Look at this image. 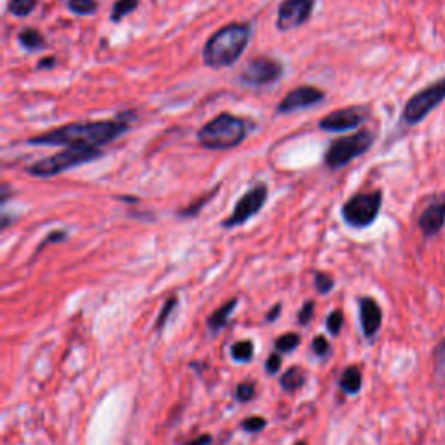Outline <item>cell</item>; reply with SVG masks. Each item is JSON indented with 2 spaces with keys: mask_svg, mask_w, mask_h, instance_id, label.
Here are the masks:
<instances>
[{
  "mask_svg": "<svg viewBox=\"0 0 445 445\" xmlns=\"http://www.w3.org/2000/svg\"><path fill=\"white\" fill-rule=\"evenodd\" d=\"M312 350L317 357L324 358L331 353V346H329V341L324 338V336H317L312 343Z\"/></svg>",
  "mask_w": 445,
  "mask_h": 445,
  "instance_id": "obj_30",
  "label": "cell"
},
{
  "mask_svg": "<svg viewBox=\"0 0 445 445\" xmlns=\"http://www.w3.org/2000/svg\"><path fill=\"white\" fill-rule=\"evenodd\" d=\"M360 320L365 338H374L376 332L381 327L383 312L372 298L360 299Z\"/></svg>",
  "mask_w": 445,
  "mask_h": 445,
  "instance_id": "obj_14",
  "label": "cell"
},
{
  "mask_svg": "<svg viewBox=\"0 0 445 445\" xmlns=\"http://www.w3.org/2000/svg\"><path fill=\"white\" fill-rule=\"evenodd\" d=\"M343 322H345V317H343V312L339 310H334L332 313H329L327 320H325V327L331 332L332 336H338L343 329Z\"/></svg>",
  "mask_w": 445,
  "mask_h": 445,
  "instance_id": "obj_27",
  "label": "cell"
},
{
  "mask_svg": "<svg viewBox=\"0 0 445 445\" xmlns=\"http://www.w3.org/2000/svg\"><path fill=\"white\" fill-rule=\"evenodd\" d=\"M325 100V93L322 89L313 88V85H301L289 90L284 96V100L277 104L278 115H289L294 111L312 108Z\"/></svg>",
  "mask_w": 445,
  "mask_h": 445,
  "instance_id": "obj_12",
  "label": "cell"
},
{
  "mask_svg": "<svg viewBox=\"0 0 445 445\" xmlns=\"http://www.w3.org/2000/svg\"><path fill=\"white\" fill-rule=\"evenodd\" d=\"M218 190H219V188H214V190H212L211 193H207V195H205V197L198 198V200L193 202V204H191L190 207H186V209H183V211H179V212H178L179 218H195V216H197L198 212H200L202 209H204L205 205H207V202L211 200V198L214 197L216 193H218Z\"/></svg>",
  "mask_w": 445,
  "mask_h": 445,
  "instance_id": "obj_24",
  "label": "cell"
},
{
  "mask_svg": "<svg viewBox=\"0 0 445 445\" xmlns=\"http://www.w3.org/2000/svg\"><path fill=\"white\" fill-rule=\"evenodd\" d=\"M68 9L77 16H90L97 11L96 0H68Z\"/></svg>",
  "mask_w": 445,
  "mask_h": 445,
  "instance_id": "obj_23",
  "label": "cell"
},
{
  "mask_svg": "<svg viewBox=\"0 0 445 445\" xmlns=\"http://www.w3.org/2000/svg\"><path fill=\"white\" fill-rule=\"evenodd\" d=\"M367 115L369 110L365 107L341 108V110L331 111L329 115H325V117L318 122V128L325 132L353 131V129L360 128V125L367 121Z\"/></svg>",
  "mask_w": 445,
  "mask_h": 445,
  "instance_id": "obj_11",
  "label": "cell"
},
{
  "mask_svg": "<svg viewBox=\"0 0 445 445\" xmlns=\"http://www.w3.org/2000/svg\"><path fill=\"white\" fill-rule=\"evenodd\" d=\"M231 357L235 362H249L254 357V345L251 341H238L231 346Z\"/></svg>",
  "mask_w": 445,
  "mask_h": 445,
  "instance_id": "obj_22",
  "label": "cell"
},
{
  "mask_svg": "<svg viewBox=\"0 0 445 445\" xmlns=\"http://www.w3.org/2000/svg\"><path fill=\"white\" fill-rule=\"evenodd\" d=\"M176 305H178V299H176V298H171V299H167V301H165V305L162 306V312H160V315H158V318H157V324H155V331H162V329H164V325L167 324V320H169V317H171V313L174 312Z\"/></svg>",
  "mask_w": 445,
  "mask_h": 445,
  "instance_id": "obj_25",
  "label": "cell"
},
{
  "mask_svg": "<svg viewBox=\"0 0 445 445\" xmlns=\"http://www.w3.org/2000/svg\"><path fill=\"white\" fill-rule=\"evenodd\" d=\"M129 122L124 118L117 121L85 122V124H67L30 137L28 143L35 146H67V148H97L111 143L122 134L128 132Z\"/></svg>",
  "mask_w": 445,
  "mask_h": 445,
  "instance_id": "obj_1",
  "label": "cell"
},
{
  "mask_svg": "<svg viewBox=\"0 0 445 445\" xmlns=\"http://www.w3.org/2000/svg\"><path fill=\"white\" fill-rule=\"evenodd\" d=\"M282 367V357L280 353H271L266 360V372L268 374H277Z\"/></svg>",
  "mask_w": 445,
  "mask_h": 445,
  "instance_id": "obj_33",
  "label": "cell"
},
{
  "mask_svg": "<svg viewBox=\"0 0 445 445\" xmlns=\"http://www.w3.org/2000/svg\"><path fill=\"white\" fill-rule=\"evenodd\" d=\"M313 312H315V303L313 301H306L303 305V308L299 310L298 313V322L299 325H308L313 318Z\"/></svg>",
  "mask_w": 445,
  "mask_h": 445,
  "instance_id": "obj_31",
  "label": "cell"
},
{
  "mask_svg": "<svg viewBox=\"0 0 445 445\" xmlns=\"http://www.w3.org/2000/svg\"><path fill=\"white\" fill-rule=\"evenodd\" d=\"M254 395H256V390H254V385H251V383H240V385L235 388V397H237V400L242 402V404L251 402L252 399H254Z\"/></svg>",
  "mask_w": 445,
  "mask_h": 445,
  "instance_id": "obj_29",
  "label": "cell"
},
{
  "mask_svg": "<svg viewBox=\"0 0 445 445\" xmlns=\"http://www.w3.org/2000/svg\"><path fill=\"white\" fill-rule=\"evenodd\" d=\"M268 200V186L265 183H259L256 186H252L251 190L245 191L240 198L235 204L233 211L228 216L226 219L221 223L223 228L230 230V228L240 226V224L247 223L249 219L254 218L263 207H265Z\"/></svg>",
  "mask_w": 445,
  "mask_h": 445,
  "instance_id": "obj_9",
  "label": "cell"
},
{
  "mask_svg": "<svg viewBox=\"0 0 445 445\" xmlns=\"http://www.w3.org/2000/svg\"><path fill=\"white\" fill-rule=\"evenodd\" d=\"M317 0H284L278 7L277 28L280 32H291L308 23Z\"/></svg>",
  "mask_w": 445,
  "mask_h": 445,
  "instance_id": "obj_10",
  "label": "cell"
},
{
  "mask_svg": "<svg viewBox=\"0 0 445 445\" xmlns=\"http://www.w3.org/2000/svg\"><path fill=\"white\" fill-rule=\"evenodd\" d=\"M383 205V193L379 190L364 191L350 197L341 209V216L348 226L364 230L378 219Z\"/></svg>",
  "mask_w": 445,
  "mask_h": 445,
  "instance_id": "obj_6",
  "label": "cell"
},
{
  "mask_svg": "<svg viewBox=\"0 0 445 445\" xmlns=\"http://www.w3.org/2000/svg\"><path fill=\"white\" fill-rule=\"evenodd\" d=\"M67 238H68V233L64 230L50 231V233L47 235L44 240H42V244L39 245V251H41V249H44L46 245H49V244H57V242H64Z\"/></svg>",
  "mask_w": 445,
  "mask_h": 445,
  "instance_id": "obj_32",
  "label": "cell"
},
{
  "mask_svg": "<svg viewBox=\"0 0 445 445\" xmlns=\"http://www.w3.org/2000/svg\"><path fill=\"white\" fill-rule=\"evenodd\" d=\"M237 305H238L237 298L230 299V301H226L224 305L219 306V308L207 318V325H209V329H211L212 334H218V332L221 331L223 327H226L228 318L231 317V313H233L235 306Z\"/></svg>",
  "mask_w": 445,
  "mask_h": 445,
  "instance_id": "obj_15",
  "label": "cell"
},
{
  "mask_svg": "<svg viewBox=\"0 0 445 445\" xmlns=\"http://www.w3.org/2000/svg\"><path fill=\"white\" fill-rule=\"evenodd\" d=\"M212 444V437L211 435H200L197 437L195 440H190V442H186L184 445H211Z\"/></svg>",
  "mask_w": 445,
  "mask_h": 445,
  "instance_id": "obj_37",
  "label": "cell"
},
{
  "mask_svg": "<svg viewBox=\"0 0 445 445\" xmlns=\"http://www.w3.org/2000/svg\"><path fill=\"white\" fill-rule=\"evenodd\" d=\"M294 445H308L306 442H298V444H294Z\"/></svg>",
  "mask_w": 445,
  "mask_h": 445,
  "instance_id": "obj_38",
  "label": "cell"
},
{
  "mask_svg": "<svg viewBox=\"0 0 445 445\" xmlns=\"http://www.w3.org/2000/svg\"><path fill=\"white\" fill-rule=\"evenodd\" d=\"M419 230L425 237H435L445 224V193L432 202L419 216Z\"/></svg>",
  "mask_w": 445,
  "mask_h": 445,
  "instance_id": "obj_13",
  "label": "cell"
},
{
  "mask_svg": "<svg viewBox=\"0 0 445 445\" xmlns=\"http://www.w3.org/2000/svg\"><path fill=\"white\" fill-rule=\"evenodd\" d=\"M266 425H268L266 419L261 418V416H251V418L242 421V430L247 433H258L261 432Z\"/></svg>",
  "mask_w": 445,
  "mask_h": 445,
  "instance_id": "obj_28",
  "label": "cell"
},
{
  "mask_svg": "<svg viewBox=\"0 0 445 445\" xmlns=\"http://www.w3.org/2000/svg\"><path fill=\"white\" fill-rule=\"evenodd\" d=\"M445 100V78L433 82L428 88L416 93L411 100L405 103L402 111V121L409 125H416L425 121L437 107Z\"/></svg>",
  "mask_w": 445,
  "mask_h": 445,
  "instance_id": "obj_7",
  "label": "cell"
},
{
  "mask_svg": "<svg viewBox=\"0 0 445 445\" xmlns=\"http://www.w3.org/2000/svg\"><path fill=\"white\" fill-rule=\"evenodd\" d=\"M280 313H282V305L280 303H277V305H273V308L266 313V322H275L278 317H280Z\"/></svg>",
  "mask_w": 445,
  "mask_h": 445,
  "instance_id": "obj_36",
  "label": "cell"
},
{
  "mask_svg": "<svg viewBox=\"0 0 445 445\" xmlns=\"http://www.w3.org/2000/svg\"><path fill=\"white\" fill-rule=\"evenodd\" d=\"M252 27L249 23H230L219 28L202 50V60L209 68H228L233 67L245 47L251 41Z\"/></svg>",
  "mask_w": 445,
  "mask_h": 445,
  "instance_id": "obj_2",
  "label": "cell"
},
{
  "mask_svg": "<svg viewBox=\"0 0 445 445\" xmlns=\"http://www.w3.org/2000/svg\"><path fill=\"white\" fill-rule=\"evenodd\" d=\"M18 42L27 50H39L46 47V39L37 28H25L18 34Z\"/></svg>",
  "mask_w": 445,
  "mask_h": 445,
  "instance_id": "obj_18",
  "label": "cell"
},
{
  "mask_svg": "<svg viewBox=\"0 0 445 445\" xmlns=\"http://www.w3.org/2000/svg\"><path fill=\"white\" fill-rule=\"evenodd\" d=\"M56 67V57L49 56V57H42L39 61V70H50V68Z\"/></svg>",
  "mask_w": 445,
  "mask_h": 445,
  "instance_id": "obj_35",
  "label": "cell"
},
{
  "mask_svg": "<svg viewBox=\"0 0 445 445\" xmlns=\"http://www.w3.org/2000/svg\"><path fill=\"white\" fill-rule=\"evenodd\" d=\"M249 122L233 114H219L197 134L198 143L207 150H233L245 141Z\"/></svg>",
  "mask_w": 445,
  "mask_h": 445,
  "instance_id": "obj_3",
  "label": "cell"
},
{
  "mask_svg": "<svg viewBox=\"0 0 445 445\" xmlns=\"http://www.w3.org/2000/svg\"><path fill=\"white\" fill-rule=\"evenodd\" d=\"M437 371L440 376H445V339L437 350Z\"/></svg>",
  "mask_w": 445,
  "mask_h": 445,
  "instance_id": "obj_34",
  "label": "cell"
},
{
  "mask_svg": "<svg viewBox=\"0 0 445 445\" xmlns=\"http://www.w3.org/2000/svg\"><path fill=\"white\" fill-rule=\"evenodd\" d=\"M299 343H301L299 334H296V332H285L284 336H280L275 341V350H277V353H291L298 348Z\"/></svg>",
  "mask_w": 445,
  "mask_h": 445,
  "instance_id": "obj_21",
  "label": "cell"
},
{
  "mask_svg": "<svg viewBox=\"0 0 445 445\" xmlns=\"http://www.w3.org/2000/svg\"><path fill=\"white\" fill-rule=\"evenodd\" d=\"M101 155H103V151L97 150V148H67L60 153L50 155V157L28 165L27 172L34 178H53V176L61 174L68 169L94 162Z\"/></svg>",
  "mask_w": 445,
  "mask_h": 445,
  "instance_id": "obj_4",
  "label": "cell"
},
{
  "mask_svg": "<svg viewBox=\"0 0 445 445\" xmlns=\"http://www.w3.org/2000/svg\"><path fill=\"white\" fill-rule=\"evenodd\" d=\"M374 132L367 131V129L358 131L355 134H350V136L338 137V139H334L329 144L327 151H325V165H327L331 171H339V169L346 167V165L352 164L355 158L367 153V151L371 150L372 144H374Z\"/></svg>",
  "mask_w": 445,
  "mask_h": 445,
  "instance_id": "obj_5",
  "label": "cell"
},
{
  "mask_svg": "<svg viewBox=\"0 0 445 445\" xmlns=\"http://www.w3.org/2000/svg\"><path fill=\"white\" fill-rule=\"evenodd\" d=\"M305 383H306V374L303 372L301 367H291L280 376V386L289 393L298 392L299 388L305 386Z\"/></svg>",
  "mask_w": 445,
  "mask_h": 445,
  "instance_id": "obj_17",
  "label": "cell"
},
{
  "mask_svg": "<svg viewBox=\"0 0 445 445\" xmlns=\"http://www.w3.org/2000/svg\"><path fill=\"white\" fill-rule=\"evenodd\" d=\"M284 67L280 61L268 56L252 57L240 74V82L245 88H266L280 81Z\"/></svg>",
  "mask_w": 445,
  "mask_h": 445,
  "instance_id": "obj_8",
  "label": "cell"
},
{
  "mask_svg": "<svg viewBox=\"0 0 445 445\" xmlns=\"http://www.w3.org/2000/svg\"><path fill=\"white\" fill-rule=\"evenodd\" d=\"M39 0H9L7 4V11L9 14L16 18H27L28 14H32L37 7Z\"/></svg>",
  "mask_w": 445,
  "mask_h": 445,
  "instance_id": "obj_20",
  "label": "cell"
},
{
  "mask_svg": "<svg viewBox=\"0 0 445 445\" xmlns=\"http://www.w3.org/2000/svg\"><path fill=\"white\" fill-rule=\"evenodd\" d=\"M137 7H139V0H117V2L114 4V7H111L110 20L114 21V23H121L122 18L132 14Z\"/></svg>",
  "mask_w": 445,
  "mask_h": 445,
  "instance_id": "obj_19",
  "label": "cell"
},
{
  "mask_svg": "<svg viewBox=\"0 0 445 445\" xmlns=\"http://www.w3.org/2000/svg\"><path fill=\"white\" fill-rule=\"evenodd\" d=\"M339 386L345 393L348 395H357L362 388V372L360 369L352 365V367L345 369L341 374V379H339Z\"/></svg>",
  "mask_w": 445,
  "mask_h": 445,
  "instance_id": "obj_16",
  "label": "cell"
},
{
  "mask_svg": "<svg viewBox=\"0 0 445 445\" xmlns=\"http://www.w3.org/2000/svg\"><path fill=\"white\" fill-rule=\"evenodd\" d=\"M315 287H317L320 294H329L332 287H334V278L331 275L324 273V271H317L315 273Z\"/></svg>",
  "mask_w": 445,
  "mask_h": 445,
  "instance_id": "obj_26",
  "label": "cell"
}]
</instances>
